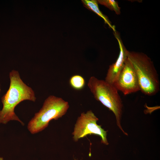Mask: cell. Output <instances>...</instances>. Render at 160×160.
<instances>
[{"mask_svg":"<svg viewBox=\"0 0 160 160\" xmlns=\"http://www.w3.org/2000/svg\"><path fill=\"white\" fill-rule=\"evenodd\" d=\"M113 85L124 95L140 91L136 74L128 57L123 68Z\"/></svg>","mask_w":160,"mask_h":160,"instance_id":"6","label":"cell"},{"mask_svg":"<svg viewBox=\"0 0 160 160\" xmlns=\"http://www.w3.org/2000/svg\"><path fill=\"white\" fill-rule=\"evenodd\" d=\"M98 3L103 5L111 11H114L118 15L121 13L120 8L119 7L118 2L114 0H98Z\"/></svg>","mask_w":160,"mask_h":160,"instance_id":"10","label":"cell"},{"mask_svg":"<svg viewBox=\"0 0 160 160\" xmlns=\"http://www.w3.org/2000/svg\"><path fill=\"white\" fill-rule=\"evenodd\" d=\"M127 57L136 74L140 91L149 96L156 94L160 90V82L151 59L143 53L129 51Z\"/></svg>","mask_w":160,"mask_h":160,"instance_id":"2","label":"cell"},{"mask_svg":"<svg viewBox=\"0 0 160 160\" xmlns=\"http://www.w3.org/2000/svg\"><path fill=\"white\" fill-rule=\"evenodd\" d=\"M0 160H4L3 158L1 157H0Z\"/></svg>","mask_w":160,"mask_h":160,"instance_id":"11","label":"cell"},{"mask_svg":"<svg viewBox=\"0 0 160 160\" xmlns=\"http://www.w3.org/2000/svg\"><path fill=\"white\" fill-rule=\"evenodd\" d=\"M69 83L71 87L73 89L80 90L84 87L85 81L84 78L81 76L75 75L70 78Z\"/></svg>","mask_w":160,"mask_h":160,"instance_id":"9","label":"cell"},{"mask_svg":"<svg viewBox=\"0 0 160 160\" xmlns=\"http://www.w3.org/2000/svg\"><path fill=\"white\" fill-rule=\"evenodd\" d=\"M1 89L0 85V92H1Z\"/></svg>","mask_w":160,"mask_h":160,"instance_id":"12","label":"cell"},{"mask_svg":"<svg viewBox=\"0 0 160 160\" xmlns=\"http://www.w3.org/2000/svg\"><path fill=\"white\" fill-rule=\"evenodd\" d=\"M82 1L84 6L89 10L93 12L101 17L104 20L105 23L108 24L112 29L114 32L116 31L114 25H112L107 17L104 15L100 10L97 0H83Z\"/></svg>","mask_w":160,"mask_h":160,"instance_id":"8","label":"cell"},{"mask_svg":"<svg viewBox=\"0 0 160 160\" xmlns=\"http://www.w3.org/2000/svg\"><path fill=\"white\" fill-rule=\"evenodd\" d=\"M87 85L95 98L113 113L117 126L125 135H128L121 126L123 105L118 91L113 84L94 76L90 78Z\"/></svg>","mask_w":160,"mask_h":160,"instance_id":"3","label":"cell"},{"mask_svg":"<svg viewBox=\"0 0 160 160\" xmlns=\"http://www.w3.org/2000/svg\"><path fill=\"white\" fill-rule=\"evenodd\" d=\"M69 107L68 103L62 98L50 95L44 100L38 112L28 122L27 128L33 134L47 128L52 119L57 120L65 115Z\"/></svg>","mask_w":160,"mask_h":160,"instance_id":"4","label":"cell"},{"mask_svg":"<svg viewBox=\"0 0 160 160\" xmlns=\"http://www.w3.org/2000/svg\"><path fill=\"white\" fill-rule=\"evenodd\" d=\"M114 34L119 44V53L116 62L109 66L105 80L112 84L115 81L124 68L127 58L128 51L124 45L118 33L116 31L114 32Z\"/></svg>","mask_w":160,"mask_h":160,"instance_id":"7","label":"cell"},{"mask_svg":"<svg viewBox=\"0 0 160 160\" xmlns=\"http://www.w3.org/2000/svg\"><path fill=\"white\" fill-rule=\"evenodd\" d=\"M98 120L91 110L81 113L77 118L72 132L73 140L77 142L88 135H94L100 137L101 143L108 145L107 137V131L97 124Z\"/></svg>","mask_w":160,"mask_h":160,"instance_id":"5","label":"cell"},{"mask_svg":"<svg viewBox=\"0 0 160 160\" xmlns=\"http://www.w3.org/2000/svg\"><path fill=\"white\" fill-rule=\"evenodd\" d=\"M10 85L6 93L1 98L3 108L0 110V124H6L11 120L17 121L24 125L16 114L14 109L20 103L25 100L35 102L34 91L21 79L18 71L12 70L9 73Z\"/></svg>","mask_w":160,"mask_h":160,"instance_id":"1","label":"cell"}]
</instances>
